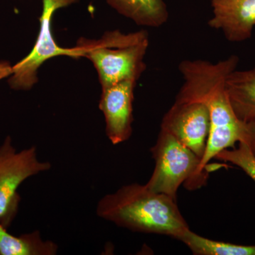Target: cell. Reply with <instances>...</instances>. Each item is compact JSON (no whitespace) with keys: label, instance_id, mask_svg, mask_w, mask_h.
<instances>
[{"label":"cell","instance_id":"4","mask_svg":"<svg viewBox=\"0 0 255 255\" xmlns=\"http://www.w3.org/2000/svg\"><path fill=\"white\" fill-rule=\"evenodd\" d=\"M155 169L146 186L150 190L177 200L182 183L196 187V174L201 159L174 135L161 129L155 145L151 148Z\"/></svg>","mask_w":255,"mask_h":255},{"label":"cell","instance_id":"10","mask_svg":"<svg viewBox=\"0 0 255 255\" xmlns=\"http://www.w3.org/2000/svg\"><path fill=\"white\" fill-rule=\"evenodd\" d=\"M226 88L238 119L245 122L255 121V68L233 70L226 78Z\"/></svg>","mask_w":255,"mask_h":255},{"label":"cell","instance_id":"6","mask_svg":"<svg viewBox=\"0 0 255 255\" xmlns=\"http://www.w3.org/2000/svg\"><path fill=\"white\" fill-rule=\"evenodd\" d=\"M78 0H43L40 17V30L36 43L27 56L12 66L9 84L16 90H30L38 81L37 71L47 60L63 55L78 59L75 48L58 46L52 33V19L56 10L65 7Z\"/></svg>","mask_w":255,"mask_h":255},{"label":"cell","instance_id":"5","mask_svg":"<svg viewBox=\"0 0 255 255\" xmlns=\"http://www.w3.org/2000/svg\"><path fill=\"white\" fill-rule=\"evenodd\" d=\"M51 164L38 159L36 147L17 150L10 136L0 145V224L8 228L18 213L21 196L18 187L28 178L51 169Z\"/></svg>","mask_w":255,"mask_h":255},{"label":"cell","instance_id":"3","mask_svg":"<svg viewBox=\"0 0 255 255\" xmlns=\"http://www.w3.org/2000/svg\"><path fill=\"white\" fill-rule=\"evenodd\" d=\"M148 46L147 31L124 33L114 30L99 39L80 38L74 48L78 59L86 58L93 64L103 89L125 80L137 81L145 70L144 58Z\"/></svg>","mask_w":255,"mask_h":255},{"label":"cell","instance_id":"9","mask_svg":"<svg viewBox=\"0 0 255 255\" xmlns=\"http://www.w3.org/2000/svg\"><path fill=\"white\" fill-rule=\"evenodd\" d=\"M210 27L221 30L228 41L251 38L255 26V0H211Z\"/></svg>","mask_w":255,"mask_h":255},{"label":"cell","instance_id":"15","mask_svg":"<svg viewBox=\"0 0 255 255\" xmlns=\"http://www.w3.org/2000/svg\"><path fill=\"white\" fill-rule=\"evenodd\" d=\"M12 73V66L8 62H0V80L10 76Z\"/></svg>","mask_w":255,"mask_h":255},{"label":"cell","instance_id":"11","mask_svg":"<svg viewBox=\"0 0 255 255\" xmlns=\"http://www.w3.org/2000/svg\"><path fill=\"white\" fill-rule=\"evenodd\" d=\"M119 14L132 20L139 26L158 28L169 18L163 0H107Z\"/></svg>","mask_w":255,"mask_h":255},{"label":"cell","instance_id":"14","mask_svg":"<svg viewBox=\"0 0 255 255\" xmlns=\"http://www.w3.org/2000/svg\"><path fill=\"white\" fill-rule=\"evenodd\" d=\"M224 162H231L243 169L255 183V154L251 147L244 142H239L238 147L232 150L226 149L215 157Z\"/></svg>","mask_w":255,"mask_h":255},{"label":"cell","instance_id":"12","mask_svg":"<svg viewBox=\"0 0 255 255\" xmlns=\"http://www.w3.org/2000/svg\"><path fill=\"white\" fill-rule=\"evenodd\" d=\"M58 245L45 241L39 231L16 236L0 224V255H55Z\"/></svg>","mask_w":255,"mask_h":255},{"label":"cell","instance_id":"13","mask_svg":"<svg viewBox=\"0 0 255 255\" xmlns=\"http://www.w3.org/2000/svg\"><path fill=\"white\" fill-rule=\"evenodd\" d=\"M178 241L182 242L196 255H255V246H242L213 241L187 230Z\"/></svg>","mask_w":255,"mask_h":255},{"label":"cell","instance_id":"7","mask_svg":"<svg viewBox=\"0 0 255 255\" xmlns=\"http://www.w3.org/2000/svg\"><path fill=\"white\" fill-rule=\"evenodd\" d=\"M209 111L197 101L176 100L164 116L161 129L174 135L202 159L209 137Z\"/></svg>","mask_w":255,"mask_h":255},{"label":"cell","instance_id":"2","mask_svg":"<svg viewBox=\"0 0 255 255\" xmlns=\"http://www.w3.org/2000/svg\"><path fill=\"white\" fill-rule=\"evenodd\" d=\"M96 214L119 227L177 240L190 229L177 200L137 183L124 185L104 196L97 204Z\"/></svg>","mask_w":255,"mask_h":255},{"label":"cell","instance_id":"1","mask_svg":"<svg viewBox=\"0 0 255 255\" xmlns=\"http://www.w3.org/2000/svg\"><path fill=\"white\" fill-rule=\"evenodd\" d=\"M240 58L231 55L214 63L207 60H186L179 64L183 83L176 97L178 100L200 102L209 111L211 127L205 152L196 171L198 181L205 177L208 163L220 152L244 142L255 154V121L245 122L238 119L226 91L228 75L236 70Z\"/></svg>","mask_w":255,"mask_h":255},{"label":"cell","instance_id":"8","mask_svg":"<svg viewBox=\"0 0 255 255\" xmlns=\"http://www.w3.org/2000/svg\"><path fill=\"white\" fill-rule=\"evenodd\" d=\"M137 81L125 80L102 89L99 107L105 116L106 134L113 145L131 136L132 102Z\"/></svg>","mask_w":255,"mask_h":255}]
</instances>
